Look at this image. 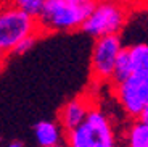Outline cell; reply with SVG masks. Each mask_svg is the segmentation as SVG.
Segmentation results:
<instances>
[{
    "label": "cell",
    "mask_w": 148,
    "mask_h": 147,
    "mask_svg": "<svg viewBox=\"0 0 148 147\" xmlns=\"http://www.w3.org/2000/svg\"><path fill=\"white\" fill-rule=\"evenodd\" d=\"M95 7L92 0H44L40 16L37 18L42 34L71 33L81 29Z\"/></svg>",
    "instance_id": "6da1fadb"
},
{
    "label": "cell",
    "mask_w": 148,
    "mask_h": 147,
    "mask_svg": "<svg viewBox=\"0 0 148 147\" xmlns=\"http://www.w3.org/2000/svg\"><path fill=\"white\" fill-rule=\"evenodd\" d=\"M37 36L40 33L37 19L23 13L13 2H2L0 3V57L7 58L21 41L26 37Z\"/></svg>",
    "instance_id": "7a4b0ae2"
},
{
    "label": "cell",
    "mask_w": 148,
    "mask_h": 147,
    "mask_svg": "<svg viewBox=\"0 0 148 147\" xmlns=\"http://www.w3.org/2000/svg\"><path fill=\"white\" fill-rule=\"evenodd\" d=\"M66 147H116L114 128L110 116L93 103L87 118L76 129L64 134Z\"/></svg>",
    "instance_id": "3957f363"
},
{
    "label": "cell",
    "mask_w": 148,
    "mask_h": 147,
    "mask_svg": "<svg viewBox=\"0 0 148 147\" xmlns=\"http://www.w3.org/2000/svg\"><path fill=\"white\" fill-rule=\"evenodd\" d=\"M127 19V8L116 2H95V7L84 21L81 31L93 39L119 36Z\"/></svg>",
    "instance_id": "277c9868"
},
{
    "label": "cell",
    "mask_w": 148,
    "mask_h": 147,
    "mask_svg": "<svg viewBox=\"0 0 148 147\" xmlns=\"http://www.w3.org/2000/svg\"><path fill=\"white\" fill-rule=\"evenodd\" d=\"M121 50L122 42L119 36H106L95 39L92 47V57H90V73L93 81L98 84L111 83L116 60Z\"/></svg>",
    "instance_id": "5b68a950"
},
{
    "label": "cell",
    "mask_w": 148,
    "mask_h": 147,
    "mask_svg": "<svg viewBox=\"0 0 148 147\" xmlns=\"http://www.w3.org/2000/svg\"><path fill=\"white\" fill-rule=\"evenodd\" d=\"M116 100L127 116L138 120L148 105V76H130L121 84L113 86Z\"/></svg>",
    "instance_id": "8992f818"
},
{
    "label": "cell",
    "mask_w": 148,
    "mask_h": 147,
    "mask_svg": "<svg viewBox=\"0 0 148 147\" xmlns=\"http://www.w3.org/2000/svg\"><path fill=\"white\" fill-rule=\"evenodd\" d=\"M93 103L90 100H87L85 97H74V99L68 100L61 110L58 113V125L61 126V129L64 131V134L73 129H76L79 125L84 123V120L87 118L90 108Z\"/></svg>",
    "instance_id": "52a82bcc"
},
{
    "label": "cell",
    "mask_w": 148,
    "mask_h": 147,
    "mask_svg": "<svg viewBox=\"0 0 148 147\" xmlns=\"http://www.w3.org/2000/svg\"><path fill=\"white\" fill-rule=\"evenodd\" d=\"M37 147H58L64 144V131L56 121L42 120L32 128Z\"/></svg>",
    "instance_id": "ba28073f"
},
{
    "label": "cell",
    "mask_w": 148,
    "mask_h": 147,
    "mask_svg": "<svg viewBox=\"0 0 148 147\" xmlns=\"http://www.w3.org/2000/svg\"><path fill=\"white\" fill-rule=\"evenodd\" d=\"M132 76H148V44L140 42L126 47Z\"/></svg>",
    "instance_id": "9c48e42d"
},
{
    "label": "cell",
    "mask_w": 148,
    "mask_h": 147,
    "mask_svg": "<svg viewBox=\"0 0 148 147\" xmlns=\"http://www.w3.org/2000/svg\"><path fill=\"white\" fill-rule=\"evenodd\" d=\"M127 147H148V123L134 120L126 134Z\"/></svg>",
    "instance_id": "30bf717a"
},
{
    "label": "cell",
    "mask_w": 148,
    "mask_h": 147,
    "mask_svg": "<svg viewBox=\"0 0 148 147\" xmlns=\"http://www.w3.org/2000/svg\"><path fill=\"white\" fill-rule=\"evenodd\" d=\"M23 13H26L27 16L37 19L42 13V8H44V0H16L13 2Z\"/></svg>",
    "instance_id": "8fae6325"
},
{
    "label": "cell",
    "mask_w": 148,
    "mask_h": 147,
    "mask_svg": "<svg viewBox=\"0 0 148 147\" xmlns=\"http://www.w3.org/2000/svg\"><path fill=\"white\" fill-rule=\"evenodd\" d=\"M37 39L39 37L37 36H32V37H26L24 41H21L18 45H16L15 49H13V52H11V55H24V53H27V52L31 50V49L36 45V42H37Z\"/></svg>",
    "instance_id": "7c38bea8"
},
{
    "label": "cell",
    "mask_w": 148,
    "mask_h": 147,
    "mask_svg": "<svg viewBox=\"0 0 148 147\" xmlns=\"http://www.w3.org/2000/svg\"><path fill=\"white\" fill-rule=\"evenodd\" d=\"M3 147H26V146H24V142H21V141H10V142H7V144H5V146Z\"/></svg>",
    "instance_id": "4fadbf2b"
},
{
    "label": "cell",
    "mask_w": 148,
    "mask_h": 147,
    "mask_svg": "<svg viewBox=\"0 0 148 147\" xmlns=\"http://www.w3.org/2000/svg\"><path fill=\"white\" fill-rule=\"evenodd\" d=\"M138 120H142V121L148 123V105L143 108V112H142V115H140V118H138Z\"/></svg>",
    "instance_id": "5bb4252c"
},
{
    "label": "cell",
    "mask_w": 148,
    "mask_h": 147,
    "mask_svg": "<svg viewBox=\"0 0 148 147\" xmlns=\"http://www.w3.org/2000/svg\"><path fill=\"white\" fill-rule=\"evenodd\" d=\"M2 63H3V58H2V57H0V65H2Z\"/></svg>",
    "instance_id": "9a60e30c"
},
{
    "label": "cell",
    "mask_w": 148,
    "mask_h": 147,
    "mask_svg": "<svg viewBox=\"0 0 148 147\" xmlns=\"http://www.w3.org/2000/svg\"><path fill=\"white\" fill-rule=\"evenodd\" d=\"M58 147H66V146H64V144H63V146H58Z\"/></svg>",
    "instance_id": "2e32d148"
},
{
    "label": "cell",
    "mask_w": 148,
    "mask_h": 147,
    "mask_svg": "<svg viewBox=\"0 0 148 147\" xmlns=\"http://www.w3.org/2000/svg\"><path fill=\"white\" fill-rule=\"evenodd\" d=\"M0 142H2V136H0Z\"/></svg>",
    "instance_id": "e0dca14e"
}]
</instances>
